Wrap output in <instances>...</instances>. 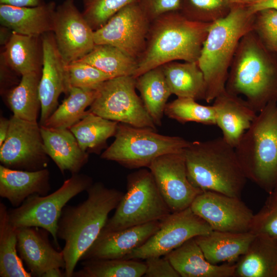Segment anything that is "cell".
<instances>
[{
	"mask_svg": "<svg viewBox=\"0 0 277 277\" xmlns=\"http://www.w3.org/2000/svg\"><path fill=\"white\" fill-rule=\"evenodd\" d=\"M232 7L233 6H251L259 0H226Z\"/></svg>",
	"mask_w": 277,
	"mask_h": 277,
	"instance_id": "7dc6e473",
	"label": "cell"
},
{
	"mask_svg": "<svg viewBox=\"0 0 277 277\" xmlns=\"http://www.w3.org/2000/svg\"><path fill=\"white\" fill-rule=\"evenodd\" d=\"M41 37L12 31L3 54L5 65L21 76L42 72L43 49L42 37L41 41L39 39Z\"/></svg>",
	"mask_w": 277,
	"mask_h": 277,
	"instance_id": "4316f807",
	"label": "cell"
},
{
	"mask_svg": "<svg viewBox=\"0 0 277 277\" xmlns=\"http://www.w3.org/2000/svg\"><path fill=\"white\" fill-rule=\"evenodd\" d=\"M49 180L47 168L30 171L10 169L1 164L0 196L17 207L32 195H47L51 189Z\"/></svg>",
	"mask_w": 277,
	"mask_h": 277,
	"instance_id": "603a6c76",
	"label": "cell"
},
{
	"mask_svg": "<svg viewBox=\"0 0 277 277\" xmlns=\"http://www.w3.org/2000/svg\"><path fill=\"white\" fill-rule=\"evenodd\" d=\"M87 199L76 205H66L58 222L57 238L65 242L62 250L65 277H72L77 263L99 236L109 213L115 209L124 193L102 182L86 190Z\"/></svg>",
	"mask_w": 277,
	"mask_h": 277,
	"instance_id": "6da1fadb",
	"label": "cell"
},
{
	"mask_svg": "<svg viewBox=\"0 0 277 277\" xmlns=\"http://www.w3.org/2000/svg\"><path fill=\"white\" fill-rule=\"evenodd\" d=\"M53 32L57 48L66 65L85 56L95 45L94 31L74 0H64L56 6Z\"/></svg>",
	"mask_w": 277,
	"mask_h": 277,
	"instance_id": "9a60e30c",
	"label": "cell"
},
{
	"mask_svg": "<svg viewBox=\"0 0 277 277\" xmlns=\"http://www.w3.org/2000/svg\"><path fill=\"white\" fill-rule=\"evenodd\" d=\"M160 224L161 221H155L116 231H102L80 261L124 259L151 238Z\"/></svg>",
	"mask_w": 277,
	"mask_h": 277,
	"instance_id": "d6986e66",
	"label": "cell"
},
{
	"mask_svg": "<svg viewBox=\"0 0 277 277\" xmlns=\"http://www.w3.org/2000/svg\"><path fill=\"white\" fill-rule=\"evenodd\" d=\"M212 106L215 112L216 125L222 130L223 138L235 148L257 113L246 100L226 89L215 98Z\"/></svg>",
	"mask_w": 277,
	"mask_h": 277,
	"instance_id": "ffe728a7",
	"label": "cell"
},
{
	"mask_svg": "<svg viewBox=\"0 0 277 277\" xmlns=\"http://www.w3.org/2000/svg\"><path fill=\"white\" fill-rule=\"evenodd\" d=\"M66 68L71 87L96 89L104 82L113 78L89 64L78 61L67 65Z\"/></svg>",
	"mask_w": 277,
	"mask_h": 277,
	"instance_id": "ab89813d",
	"label": "cell"
},
{
	"mask_svg": "<svg viewBox=\"0 0 277 277\" xmlns=\"http://www.w3.org/2000/svg\"><path fill=\"white\" fill-rule=\"evenodd\" d=\"M40 127L45 151L61 172L78 173L88 163L89 153L81 149L70 129Z\"/></svg>",
	"mask_w": 277,
	"mask_h": 277,
	"instance_id": "7402d4cb",
	"label": "cell"
},
{
	"mask_svg": "<svg viewBox=\"0 0 277 277\" xmlns=\"http://www.w3.org/2000/svg\"><path fill=\"white\" fill-rule=\"evenodd\" d=\"M165 256L180 277L234 276L235 263L215 265L210 263L194 238Z\"/></svg>",
	"mask_w": 277,
	"mask_h": 277,
	"instance_id": "cb8c5ba5",
	"label": "cell"
},
{
	"mask_svg": "<svg viewBox=\"0 0 277 277\" xmlns=\"http://www.w3.org/2000/svg\"><path fill=\"white\" fill-rule=\"evenodd\" d=\"M172 94L205 100L206 84L197 61L170 62L161 66Z\"/></svg>",
	"mask_w": 277,
	"mask_h": 277,
	"instance_id": "83f0119b",
	"label": "cell"
},
{
	"mask_svg": "<svg viewBox=\"0 0 277 277\" xmlns=\"http://www.w3.org/2000/svg\"><path fill=\"white\" fill-rule=\"evenodd\" d=\"M212 230L190 207L171 212L161 221L159 229L151 238L124 259L146 260L165 256L188 240L208 234Z\"/></svg>",
	"mask_w": 277,
	"mask_h": 277,
	"instance_id": "7c38bea8",
	"label": "cell"
},
{
	"mask_svg": "<svg viewBox=\"0 0 277 277\" xmlns=\"http://www.w3.org/2000/svg\"><path fill=\"white\" fill-rule=\"evenodd\" d=\"M235 150L247 180L268 194L277 187V102L258 113Z\"/></svg>",
	"mask_w": 277,
	"mask_h": 277,
	"instance_id": "8992f818",
	"label": "cell"
},
{
	"mask_svg": "<svg viewBox=\"0 0 277 277\" xmlns=\"http://www.w3.org/2000/svg\"><path fill=\"white\" fill-rule=\"evenodd\" d=\"M96 89L71 87L68 96L57 107L42 126L70 129L88 112L86 110L94 101Z\"/></svg>",
	"mask_w": 277,
	"mask_h": 277,
	"instance_id": "d6a6232c",
	"label": "cell"
},
{
	"mask_svg": "<svg viewBox=\"0 0 277 277\" xmlns=\"http://www.w3.org/2000/svg\"><path fill=\"white\" fill-rule=\"evenodd\" d=\"M47 231L38 227L17 229L18 254L32 276L45 277L53 269L64 270L66 263L62 250L57 251L50 244Z\"/></svg>",
	"mask_w": 277,
	"mask_h": 277,
	"instance_id": "ac0fdd59",
	"label": "cell"
},
{
	"mask_svg": "<svg viewBox=\"0 0 277 277\" xmlns=\"http://www.w3.org/2000/svg\"><path fill=\"white\" fill-rule=\"evenodd\" d=\"M184 153L187 176L194 187L241 198L247 179L235 148L223 137L189 142Z\"/></svg>",
	"mask_w": 277,
	"mask_h": 277,
	"instance_id": "5b68a950",
	"label": "cell"
},
{
	"mask_svg": "<svg viewBox=\"0 0 277 277\" xmlns=\"http://www.w3.org/2000/svg\"><path fill=\"white\" fill-rule=\"evenodd\" d=\"M145 277H180L169 260L165 256L151 257L145 260Z\"/></svg>",
	"mask_w": 277,
	"mask_h": 277,
	"instance_id": "7bdbcfd3",
	"label": "cell"
},
{
	"mask_svg": "<svg viewBox=\"0 0 277 277\" xmlns=\"http://www.w3.org/2000/svg\"><path fill=\"white\" fill-rule=\"evenodd\" d=\"M76 61L89 64L113 78L133 76L137 68V61L106 44L95 45L89 53Z\"/></svg>",
	"mask_w": 277,
	"mask_h": 277,
	"instance_id": "836d02e7",
	"label": "cell"
},
{
	"mask_svg": "<svg viewBox=\"0 0 277 277\" xmlns=\"http://www.w3.org/2000/svg\"><path fill=\"white\" fill-rule=\"evenodd\" d=\"M17 229L10 223L8 209L0 203V276L32 277L17 250Z\"/></svg>",
	"mask_w": 277,
	"mask_h": 277,
	"instance_id": "1f68e13d",
	"label": "cell"
},
{
	"mask_svg": "<svg viewBox=\"0 0 277 277\" xmlns=\"http://www.w3.org/2000/svg\"><path fill=\"white\" fill-rule=\"evenodd\" d=\"M253 30L264 45L277 55V10L266 9L256 13Z\"/></svg>",
	"mask_w": 277,
	"mask_h": 277,
	"instance_id": "60d3db41",
	"label": "cell"
},
{
	"mask_svg": "<svg viewBox=\"0 0 277 277\" xmlns=\"http://www.w3.org/2000/svg\"><path fill=\"white\" fill-rule=\"evenodd\" d=\"M118 123L88 111L84 117L69 129L84 151L99 154L106 147L107 140L114 136Z\"/></svg>",
	"mask_w": 277,
	"mask_h": 277,
	"instance_id": "4dcf8cb0",
	"label": "cell"
},
{
	"mask_svg": "<svg viewBox=\"0 0 277 277\" xmlns=\"http://www.w3.org/2000/svg\"><path fill=\"white\" fill-rule=\"evenodd\" d=\"M212 230L247 232L250 230L254 214L241 198L205 191L190 206Z\"/></svg>",
	"mask_w": 277,
	"mask_h": 277,
	"instance_id": "5bb4252c",
	"label": "cell"
},
{
	"mask_svg": "<svg viewBox=\"0 0 277 277\" xmlns=\"http://www.w3.org/2000/svg\"><path fill=\"white\" fill-rule=\"evenodd\" d=\"M211 23L189 20L179 11L150 22L145 48L133 76L170 62L197 61Z\"/></svg>",
	"mask_w": 277,
	"mask_h": 277,
	"instance_id": "3957f363",
	"label": "cell"
},
{
	"mask_svg": "<svg viewBox=\"0 0 277 277\" xmlns=\"http://www.w3.org/2000/svg\"><path fill=\"white\" fill-rule=\"evenodd\" d=\"M8 133L0 146L1 165L10 169L37 171L47 168V154L37 122H31L12 115Z\"/></svg>",
	"mask_w": 277,
	"mask_h": 277,
	"instance_id": "8fae6325",
	"label": "cell"
},
{
	"mask_svg": "<svg viewBox=\"0 0 277 277\" xmlns=\"http://www.w3.org/2000/svg\"><path fill=\"white\" fill-rule=\"evenodd\" d=\"M45 3L44 0H0V4L15 7H35Z\"/></svg>",
	"mask_w": 277,
	"mask_h": 277,
	"instance_id": "f6af8a7d",
	"label": "cell"
},
{
	"mask_svg": "<svg viewBox=\"0 0 277 277\" xmlns=\"http://www.w3.org/2000/svg\"><path fill=\"white\" fill-rule=\"evenodd\" d=\"M225 89L243 95L258 113L277 102V55L252 30L240 40L231 62Z\"/></svg>",
	"mask_w": 277,
	"mask_h": 277,
	"instance_id": "7a4b0ae2",
	"label": "cell"
},
{
	"mask_svg": "<svg viewBox=\"0 0 277 277\" xmlns=\"http://www.w3.org/2000/svg\"><path fill=\"white\" fill-rule=\"evenodd\" d=\"M250 232L277 240V187L254 214Z\"/></svg>",
	"mask_w": 277,
	"mask_h": 277,
	"instance_id": "f35d334b",
	"label": "cell"
},
{
	"mask_svg": "<svg viewBox=\"0 0 277 277\" xmlns=\"http://www.w3.org/2000/svg\"><path fill=\"white\" fill-rule=\"evenodd\" d=\"M171 213L149 170L127 176V191L102 231H112L161 221Z\"/></svg>",
	"mask_w": 277,
	"mask_h": 277,
	"instance_id": "ba28073f",
	"label": "cell"
},
{
	"mask_svg": "<svg viewBox=\"0 0 277 277\" xmlns=\"http://www.w3.org/2000/svg\"><path fill=\"white\" fill-rule=\"evenodd\" d=\"M113 143L101 155L128 169L145 168L158 157L184 151L189 142L180 136L159 134L149 128L118 123Z\"/></svg>",
	"mask_w": 277,
	"mask_h": 277,
	"instance_id": "52a82bcc",
	"label": "cell"
},
{
	"mask_svg": "<svg viewBox=\"0 0 277 277\" xmlns=\"http://www.w3.org/2000/svg\"><path fill=\"white\" fill-rule=\"evenodd\" d=\"M248 8L253 14L266 9L277 10V0H259L254 4L249 6Z\"/></svg>",
	"mask_w": 277,
	"mask_h": 277,
	"instance_id": "ee69618b",
	"label": "cell"
},
{
	"mask_svg": "<svg viewBox=\"0 0 277 277\" xmlns=\"http://www.w3.org/2000/svg\"><path fill=\"white\" fill-rule=\"evenodd\" d=\"M255 15L248 6H233L226 16L211 24L197 60L206 82V102L213 101L225 90L239 43L253 30Z\"/></svg>",
	"mask_w": 277,
	"mask_h": 277,
	"instance_id": "277c9868",
	"label": "cell"
},
{
	"mask_svg": "<svg viewBox=\"0 0 277 277\" xmlns=\"http://www.w3.org/2000/svg\"><path fill=\"white\" fill-rule=\"evenodd\" d=\"M150 24L138 2L129 4L94 31L95 44L115 47L137 62L145 48Z\"/></svg>",
	"mask_w": 277,
	"mask_h": 277,
	"instance_id": "4fadbf2b",
	"label": "cell"
},
{
	"mask_svg": "<svg viewBox=\"0 0 277 277\" xmlns=\"http://www.w3.org/2000/svg\"><path fill=\"white\" fill-rule=\"evenodd\" d=\"M138 0H83L82 14L95 31L105 25L117 11Z\"/></svg>",
	"mask_w": 277,
	"mask_h": 277,
	"instance_id": "74e56055",
	"label": "cell"
},
{
	"mask_svg": "<svg viewBox=\"0 0 277 277\" xmlns=\"http://www.w3.org/2000/svg\"><path fill=\"white\" fill-rule=\"evenodd\" d=\"M255 234L212 230L194 238L206 259L211 263L233 264L247 251Z\"/></svg>",
	"mask_w": 277,
	"mask_h": 277,
	"instance_id": "d4e9b609",
	"label": "cell"
},
{
	"mask_svg": "<svg viewBox=\"0 0 277 277\" xmlns=\"http://www.w3.org/2000/svg\"><path fill=\"white\" fill-rule=\"evenodd\" d=\"M93 183L92 179L87 174H73L53 192L46 195H32L19 207L8 210L10 222L17 229L34 227L47 231L58 247L57 225L63 208Z\"/></svg>",
	"mask_w": 277,
	"mask_h": 277,
	"instance_id": "9c48e42d",
	"label": "cell"
},
{
	"mask_svg": "<svg viewBox=\"0 0 277 277\" xmlns=\"http://www.w3.org/2000/svg\"><path fill=\"white\" fill-rule=\"evenodd\" d=\"M231 7L226 0H181L179 11L189 20L211 23L226 16Z\"/></svg>",
	"mask_w": 277,
	"mask_h": 277,
	"instance_id": "8d00e7d4",
	"label": "cell"
},
{
	"mask_svg": "<svg viewBox=\"0 0 277 277\" xmlns=\"http://www.w3.org/2000/svg\"><path fill=\"white\" fill-rule=\"evenodd\" d=\"M41 73L32 72L22 75L18 84L8 92L7 103L14 116L37 122L41 111L38 89Z\"/></svg>",
	"mask_w": 277,
	"mask_h": 277,
	"instance_id": "f546056e",
	"label": "cell"
},
{
	"mask_svg": "<svg viewBox=\"0 0 277 277\" xmlns=\"http://www.w3.org/2000/svg\"><path fill=\"white\" fill-rule=\"evenodd\" d=\"M148 168L171 212L190 207L195 197L203 192L188 180L184 151L162 155Z\"/></svg>",
	"mask_w": 277,
	"mask_h": 277,
	"instance_id": "2e32d148",
	"label": "cell"
},
{
	"mask_svg": "<svg viewBox=\"0 0 277 277\" xmlns=\"http://www.w3.org/2000/svg\"><path fill=\"white\" fill-rule=\"evenodd\" d=\"M138 3L151 22L163 14L179 11L181 0H138Z\"/></svg>",
	"mask_w": 277,
	"mask_h": 277,
	"instance_id": "b9f144b4",
	"label": "cell"
},
{
	"mask_svg": "<svg viewBox=\"0 0 277 277\" xmlns=\"http://www.w3.org/2000/svg\"><path fill=\"white\" fill-rule=\"evenodd\" d=\"M136 88L154 123L156 126H161L167 102L172 94L162 66L137 77Z\"/></svg>",
	"mask_w": 277,
	"mask_h": 277,
	"instance_id": "f1b7e54d",
	"label": "cell"
},
{
	"mask_svg": "<svg viewBox=\"0 0 277 277\" xmlns=\"http://www.w3.org/2000/svg\"><path fill=\"white\" fill-rule=\"evenodd\" d=\"M43 65L39 84L41 111L40 126L58 106V98L62 93L68 95L71 88L67 65L63 61L55 43L53 34L47 33L42 36Z\"/></svg>",
	"mask_w": 277,
	"mask_h": 277,
	"instance_id": "e0dca14e",
	"label": "cell"
},
{
	"mask_svg": "<svg viewBox=\"0 0 277 277\" xmlns=\"http://www.w3.org/2000/svg\"><path fill=\"white\" fill-rule=\"evenodd\" d=\"M82 265L72 277H141L146 271L145 262L135 259L86 260Z\"/></svg>",
	"mask_w": 277,
	"mask_h": 277,
	"instance_id": "e575fe53",
	"label": "cell"
},
{
	"mask_svg": "<svg viewBox=\"0 0 277 277\" xmlns=\"http://www.w3.org/2000/svg\"><path fill=\"white\" fill-rule=\"evenodd\" d=\"M189 97H177L167 104L164 114L182 124L195 122L207 125H216L213 106L199 104Z\"/></svg>",
	"mask_w": 277,
	"mask_h": 277,
	"instance_id": "d590c367",
	"label": "cell"
},
{
	"mask_svg": "<svg viewBox=\"0 0 277 277\" xmlns=\"http://www.w3.org/2000/svg\"><path fill=\"white\" fill-rule=\"evenodd\" d=\"M236 277H277V240L255 235L235 263Z\"/></svg>",
	"mask_w": 277,
	"mask_h": 277,
	"instance_id": "484cf974",
	"label": "cell"
},
{
	"mask_svg": "<svg viewBox=\"0 0 277 277\" xmlns=\"http://www.w3.org/2000/svg\"><path fill=\"white\" fill-rule=\"evenodd\" d=\"M136 89V78L133 76L109 79L97 88L96 96L88 111L111 121L156 130Z\"/></svg>",
	"mask_w": 277,
	"mask_h": 277,
	"instance_id": "30bf717a",
	"label": "cell"
},
{
	"mask_svg": "<svg viewBox=\"0 0 277 277\" xmlns=\"http://www.w3.org/2000/svg\"><path fill=\"white\" fill-rule=\"evenodd\" d=\"M56 8L51 1L35 7L0 4L1 24L21 34L41 37L53 31Z\"/></svg>",
	"mask_w": 277,
	"mask_h": 277,
	"instance_id": "44dd1931",
	"label": "cell"
},
{
	"mask_svg": "<svg viewBox=\"0 0 277 277\" xmlns=\"http://www.w3.org/2000/svg\"><path fill=\"white\" fill-rule=\"evenodd\" d=\"M10 121V118H7L4 116L0 118V146H1L5 141L7 136Z\"/></svg>",
	"mask_w": 277,
	"mask_h": 277,
	"instance_id": "bcb514c9",
	"label": "cell"
}]
</instances>
